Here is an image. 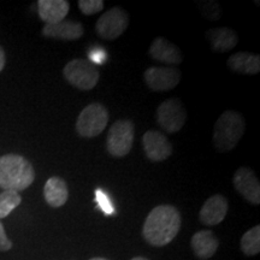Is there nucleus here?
Returning a JSON list of instances; mask_svg holds the SVG:
<instances>
[{"label":"nucleus","mask_w":260,"mask_h":260,"mask_svg":"<svg viewBox=\"0 0 260 260\" xmlns=\"http://www.w3.org/2000/svg\"><path fill=\"white\" fill-rule=\"evenodd\" d=\"M132 260H148V259L144 258V256H136V258H133Z\"/></svg>","instance_id":"nucleus-27"},{"label":"nucleus","mask_w":260,"mask_h":260,"mask_svg":"<svg viewBox=\"0 0 260 260\" xmlns=\"http://www.w3.org/2000/svg\"><path fill=\"white\" fill-rule=\"evenodd\" d=\"M149 56L154 60L165 64H180L182 63V54L177 46L164 38H155L149 47Z\"/></svg>","instance_id":"nucleus-15"},{"label":"nucleus","mask_w":260,"mask_h":260,"mask_svg":"<svg viewBox=\"0 0 260 260\" xmlns=\"http://www.w3.org/2000/svg\"><path fill=\"white\" fill-rule=\"evenodd\" d=\"M12 247V242L10 241L9 237L6 236L4 225L0 223V252H5L11 249Z\"/></svg>","instance_id":"nucleus-25"},{"label":"nucleus","mask_w":260,"mask_h":260,"mask_svg":"<svg viewBox=\"0 0 260 260\" xmlns=\"http://www.w3.org/2000/svg\"><path fill=\"white\" fill-rule=\"evenodd\" d=\"M246 124L243 117L233 110L224 111L216 124L213 132V145L217 151L229 152L236 147L245 134Z\"/></svg>","instance_id":"nucleus-3"},{"label":"nucleus","mask_w":260,"mask_h":260,"mask_svg":"<svg viewBox=\"0 0 260 260\" xmlns=\"http://www.w3.org/2000/svg\"><path fill=\"white\" fill-rule=\"evenodd\" d=\"M241 249L246 255L252 256L260 252V226L255 225L243 234L241 239Z\"/></svg>","instance_id":"nucleus-20"},{"label":"nucleus","mask_w":260,"mask_h":260,"mask_svg":"<svg viewBox=\"0 0 260 260\" xmlns=\"http://www.w3.org/2000/svg\"><path fill=\"white\" fill-rule=\"evenodd\" d=\"M90 260H107L105 258H92Z\"/></svg>","instance_id":"nucleus-28"},{"label":"nucleus","mask_w":260,"mask_h":260,"mask_svg":"<svg viewBox=\"0 0 260 260\" xmlns=\"http://www.w3.org/2000/svg\"><path fill=\"white\" fill-rule=\"evenodd\" d=\"M134 123L129 119H119L109 130L106 139V147L113 157H125L134 142Z\"/></svg>","instance_id":"nucleus-6"},{"label":"nucleus","mask_w":260,"mask_h":260,"mask_svg":"<svg viewBox=\"0 0 260 260\" xmlns=\"http://www.w3.org/2000/svg\"><path fill=\"white\" fill-rule=\"evenodd\" d=\"M234 187L251 204H260L259 180L251 168L242 167L234 174Z\"/></svg>","instance_id":"nucleus-11"},{"label":"nucleus","mask_w":260,"mask_h":260,"mask_svg":"<svg viewBox=\"0 0 260 260\" xmlns=\"http://www.w3.org/2000/svg\"><path fill=\"white\" fill-rule=\"evenodd\" d=\"M70 10V4L67 0H39V16L46 24L59 23L64 21Z\"/></svg>","instance_id":"nucleus-14"},{"label":"nucleus","mask_w":260,"mask_h":260,"mask_svg":"<svg viewBox=\"0 0 260 260\" xmlns=\"http://www.w3.org/2000/svg\"><path fill=\"white\" fill-rule=\"evenodd\" d=\"M5 63H6V57H5V52L0 47V73L4 70L5 68Z\"/></svg>","instance_id":"nucleus-26"},{"label":"nucleus","mask_w":260,"mask_h":260,"mask_svg":"<svg viewBox=\"0 0 260 260\" xmlns=\"http://www.w3.org/2000/svg\"><path fill=\"white\" fill-rule=\"evenodd\" d=\"M129 24V16L121 8H112L102 15L96 21L95 31L98 37L105 40H115L119 38Z\"/></svg>","instance_id":"nucleus-8"},{"label":"nucleus","mask_w":260,"mask_h":260,"mask_svg":"<svg viewBox=\"0 0 260 260\" xmlns=\"http://www.w3.org/2000/svg\"><path fill=\"white\" fill-rule=\"evenodd\" d=\"M200 6L201 11H203L204 16L206 18L209 19H212V21H216V19H219L220 18V8H219V4L216 2H199L198 3Z\"/></svg>","instance_id":"nucleus-22"},{"label":"nucleus","mask_w":260,"mask_h":260,"mask_svg":"<svg viewBox=\"0 0 260 260\" xmlns=\"http://www.w3.org/2000/svg\"><path fill=\"white\" fill-rule=\"evenodd\" d=\"M191 248L199 259H210L218 249V240L210 230H201L191 237Z\"/></svg>","instance_id":"nucleus-18"},{"label":"nucleus","mask_w":260,"mask_h":260,"mask_svg":"<svg viewBox=\"0 0 260 260\" xmlns=\"http://www.w3.org/2000/svg\"><path fill=\"white\" fill-rule=\"evenodd\" d=\"M228 67L239 74L256 75L260 71V57L249 52H237L229 57Z\"/></svg>","instance_id":"nucleus-19"},{"label":"nucleus","mask_w":260,"mask_h":260,"mask_svg":"<svg viewBox=\"0 0 260 260\" xmlns=\"http://www.w3.org/2000/svg\"><path fill=\"white\" fill-rule=\"evenodd\" d=\"M228 213V200L222 194L209 198L201 207L199 217L205 225H217L225 218Z\"/></svg>","instance_id":"nucleus-12"},{"label":"nucleus","mask_w":260,"mask_h":260,"mask_svg":"<svg viewBox=\"0 0 260 260\" xmlns=\"http://www.w3.org/2000/svg\"><path fill=\"white\" fill-rule=\"evenodd\" d=\"M109 123V111L103 104L93 103L81 111L76 121V130L82 138H95L105 130Z\"/></svg>","instance_id":"nucleus-4"},{"label":"nucleus","mask_w":260,"mask_h":260,"mask_svg":"<svg viewBox=\"0 0 260 260\" xmlns=\"http://www.w3.org/2000/svg\"><path fill=\"white\" fill-rule=\"evenodd\" d=\"M181 228V216L176 207L171 205H159L149 212L145 220V240L149 245L162 247L176 237Z\"/></svg>","instance_id":"nucleus-1"},{"label":"nucleus","mask_w":260,"mask_h":260,"mask_svg":"<svg viewBox=\"0 0 260 260\" xmlns=\"http://www.w3.org/2000/svg\"><path fill=\"white\" fill-rule=\"evenodd\" d=\"M44 197L51 207H54V209L61 207L69 199V189H68L67 182L60 177L48 178L44 187Z\"/></svg>","instance_id":"nucleus-17"},{"label":"nucleus","mask_w":260,"mask_h":260,"mask_svg":"<svg viewBox=\"0 0 260 260\" xmlns=\"http://www.w3.org/2000/svg\"><path fill=\"white\" fill-rule=\"evenodd\" d=\"M95 200L99 204V207L102 209L106 214H112L113 213V207L111 201L109 200V197L104 193L102 189H98L95 191Z\"/></svg>","instance_id":"nucleus-24"},{"label":"nucleus","mask_w":260,"mask_h":260,"mask_svg":"<svg viewBox=\"0 0 260 260\" xmlns=\"http://www.w3.org/2000/svg\"><path fill=\"white\" fill-rule=\"evenodd\" d=\"M146 157L151 161H164L172 154V145L159 130H148L142 136Z\"/></svg>","instance_id":"nucleus-10"},{"label":"nucleus","mask_w":260,"mask_h":260,"mask_svg":"<svg viewBox=\"0 0 260 260\" xmlns=\"http://www.w3.org/2000/svg\"><path fill=\"white\" fill-rule=\"evenodd\" d=\"M186 121L187 112L180 99L171 98L158 106L157 122L159 126L169 134L180 132Z\"/></svg>","instance_id":"nucleus-7"},{"label":"nucleus","mask_w":260,"mask_h":260,"mask_svg":"<svg viewBox=\"0 0 260 260\" xmlns=\"http://www.w3.org/2000/svg\"><path fill=\"white\" fill-rule=\"evenodd\" d=\"M22 198L18 191L3 190L0 193V218H6L21 204Z\"/></svg>","instance_id":"nucleus-21"},{"label":"nucleus","mask_w":260,"mask_h":260,"mask_svg":"<svg viewBox=\"0 0 260 260\" xmlns=\"http://www.w3.org/2000/svg\"><path fill=\"white\" fill-rule=\"evenodd\" d=\"M35 171L27 159L18 154L0 157V188L21 191L34 182Z\"/></svg>","instance_id":"nucleus-2"},{"label":"nucleus","mask_w":260,"mask_h":260,"mask_svg":"<svg viewBox=\"0 0 260 260\" xmlns=\"http://www.w3.org/2000/svg\"><path fill=\"white\" fill-rule=\"evenodd\" d=\"M64 77L71 86L80 90H90L99 82L100 73L90 60L73 59L65 65Z\"/></svg>","instance_id":"nucleus-5"},{"label":"nucleus","mask_w":260,"mask_h":260,"mask_svg":"<svg viewBox=\"0 0 260 260\" xmlns=\"http://www.w3.org/2000/svg\"><path fill=\"white\" fill-rule=\"evenodd\" d=\"M79 9L83 15L90 16L102 11L104 9V2L103 0H80Z\"/></svg>","instance_id":"nucleus-23"},{"label":"nucleus","mask_w":260,"mask_h":260,"mask_svg":"<svg viewBox=\"0 0 260 260\" xmlns=\"http://www.w3.org/2000/svg\"><path fill=\"white\" fill-rule=\"evenodd\" d=\"M206 39L209 40L212 50L214 52H218V53L233 50L239 42L236 32L225 27L213 28L207 30Z\"/></svg>","instance_id":"nucleus-16"},{"label":"nucleus","mask_w":260,"mask_h":260,"mask_svg":"<svg viewBox=\"0 0 260 260\" xmlns=\"http://www.w3.org/2000/svg\"><path fill=\"white\" fill-rule=\"evenodd\" d=\"M84 34L83 25L80 22L61 21L59 23L46 24L42 29V35L46 38L58 39V40H77Z\"/></svg>","instance_id":"nucleus-13"},{"label":"nucleus","mask_w":260,"mask_h":260,"mask_svg":"<svg viewBox=\"0 0 260 260\" xmlns=\"http://www.w3.org/2000/svg\"><path fill=\"white\" fill-rule=\"evenodd\" d=\"M145 82L154 92H165L177 86L181 81V71L171 67H152L145 71Z\"/></svg>","instance_id":"nucleus-9"}]
</instances>
